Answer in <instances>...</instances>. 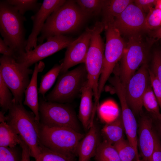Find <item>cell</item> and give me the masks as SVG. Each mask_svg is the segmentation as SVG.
<instances>
[{"label": "cell", "instance_id": "44dd1931", "mask_svg": "<svg viewBox=\"0 0 161 161\" xmlns=\"http://www.w3.org/2000/svg\"><path fill=\"white\" fill-rule=\"evenodd\" d=\"M134 0H103L101 13L102 19L101 22L104 27L113 24L115 19L118 17L127 6Z\"/></svg>", "mask_w": 161, "mask_h": 161}, {"label": "cell", "instance_id": "7a4b0ae2", "mask_svg": "<svg viewBox=\"0 0 161 161\" xmlns=\"http://www.w3.org/2000/svg\"><path fill=\"white\" fill-rule=\"evenodd\" d=\"M6 122L27 144L31 156L35 160L40 151L41 143L39 136V124L32 112L27 110L23 103L12 104L6 116Z\"/></svg>", "mask_w": 161, "mask_h": 161}, {"label": "cell", "instance_id": "ee69618b", "mask_svg": "<svg viewBox=\"0 0 161 161\" xmlns=\"http://www.w3.org/2000/svg\"><path fill=\"white\" fill-rule=\"evenodd\" d=\"M143 161L142 160H140V159L139 160H135V161Z\"/></svg>", "mask_w": 161, "mask_h": 161}, {"label": "cell", "instance_id": "8992f818", "mask_svg": "<svg viewBox=\"0 0 161 161\" xmlns=\"http://www.w3.org/2000/svg\"><path fill=\"white\" fill-rule=\"evenodd\" d=\"M39 136L41 144L53 151L74 156L77 148L84 135L70 128L39 124Z\"/></svg>", "mask_w": 161, "mask_h": 161}, {"label": "cell", "instance_id": "1f68e13d", "mask_svg": "<svg viewBox=\"0 0 161 161\" xmlns=\"http://www.w3.org/2000/svg\"><path fill=\"white\" fill-rule=\"evenodd\" d=\"M22 156L20 145L12 148L0 147V161H22Z\"/></svg>", "mask_w": 161, "mask_h": 161}, {"label": "cell", "instance_id": "277c9868", "mask_svg": "<svg viewBox=\"0 0 161 161\" xmlns=\"http://www.w3.org/2000/svg\"><path fill=\"white\" fill-rule=\"evenodd\" d=\"M142 32L128 37L126 48L118 67V76L125 87L139 66L145 62L155 38L144 37Z\"/></svg>", "mask_w": 161, "mask_h": 161}, {"label": "cell", "instance_id": "f35d334b", "mask_svg": "<svg viewBox=\"0 0 161 161\" xmlns=\"http://www.w3.org/2000/svg\"><path fill=\"white\" fill-rule=\"evenodd\" d=\"M19 145L21 147L22 151V161H32L30 160V157L31 156L29 147L21 137Z\"/></svg>", "mask_w": 161, "mask_h": 161}, {"label": "cell", "instance_id": "60d3db41", "mask_svg": "<svg viewBox=\"0 0 161 161\" xmlns=\"http://www.w3.org/2000/svg\"><path fill=\"white\" fill-rule=\"evenodd\" d=\"M154 7L161 10V0H157Z\"/></svg>", "mask_w": 161, "mask_h": 161}, {"label": "cell", "instance_id": "9a60e30c", "mask_svg": "<svg viewBox=\"0 0 161 161\" xmlns=\"http://www.w3.org/2000/svg\"><path fill=\"white\" fill-rule=\"evenodd\" d=\"M92 28H87L67 47L62 62L60 75L79 64H84L90 45Z\"/></svg>", "mask_w": 161, "mask_h": 161}, {"label": "cell", "instance_id": "603a6c76", "mask_svg": "<svg viewBox=\"0 0 161 161\" xmlns=\"http://www.w3.org/2000/svg\"><path fill=\"white\" fill-rule=\"evenodd\" d=\"M21 137L5 121L0 123V147L12 148L19 145Z\"/></svg>", "mask_w": 161, "mask_h": 161}, {"label": "cell", "instance_id": "ab89813d", "mask_svg": "<svg viewBox=\"0 0 161 161\" xmlns=\"http://www.w3.org/2000/svg\"><path fill=\"white\" fill-rule=\"evenodd\" d=\"M154 38L161 39V27L157 30L153 31L152 34Z\"/></svg>", "mask_w": 161, "mask_h": 161}, {"label": "cell", "instance_id": "6da1fadb", "mask_svg": "<svg viewBox=\"0 0 161 161\" xmlns=\"http://www.w3.org/2000/svg\"><path fill=\"white\" fill-rule=\"evenodd\" d=\"M89 17L81 10L74 0H66L47 19L38 37V42L55 36L65 35L79 28Z\"/></svg>", "mask_w": 161, "mask_h": 161}, {"label": "cell", "instance_id": "b9f144b4", "mask_svg": "<svg viewBox=\"0 0 161 161\" xmlns=\"http://www.w3.org/2000/svg\"><path fill=\"white\" fill-rule=\"evenodd\" d=\"M159 131H160V134L161 135V123H160L159 125Z\"/></svg>", "mask_w": 161, "mask_h": 161}, {"label": "cell", "instance_id": "5b68a950", "mask_svg": "<svg viewBox=\"0 0 161 161\" xmlns=\"http://www.w3.org/2000/svg\"><path fill=\"white\" fill-rule=\"evenodd\" d=\"M92 28L84 64L87 74V82L93 90L95 103L98 106L100 98L98 83L103 66L105 46L100 34L104 27L101 22L97 21Z\"/></svg>", "mask_w": 161, "mask_h": 161}, {"label": "cell", "instance_id": "7402d4cb", "mask_svg": "<svg viewBox=\"0 0 161 161\" xmlns=\"http://www.w3.org/2000/svg\"><path fill=\"white\" fill-rule=\"evenodd\" d=\"M124 131L121 115L113 121L106 123L101 130L105 140L113 145L123 138Z\"/></svg>", "mask_w": 161, "mask_h": 161}, {"label": "cell", "instance_id": "7bdbcfd3", "mask_svg": "<svg viewBox=\"0 0 161 161\" xmlns=\"http://www.w3.org/2000/svg\"><path fill=\"white\" fill-rule=\"evenodd\" d=\"M157 120H159L160 123H161V114Z\"/></svg>", "mask_w": 161, "mask_h": 161}, {"label": "cell", "instance_id": "f546056e", "mask_svg": "<svg viewBox=\"0 0 161 161\" xmlns=\"http://www.w3.org/2000/svg\"><path fill=\"white\" fill-rule=\"evenodd\" d=\"M75 1L81 10L88 17L101 13L103 0H78Z\"/></svg>", "mask_w": 161, "mask_h": 161}, {"label": "cell", "instance_id": "52a82bcc", "mask_svg": "<svg viewBox=\"0 0 161 161\" xmlns=\"http://www.w3.org/2000/svg\"><path fill=\"white\" fill-rule=\"evenodd\" d=\"M0 75L12 92L13 100L22 103L25 92L33 70L23 66L12 57L2 55L0 58Z\"/></svg>", "mask_w": 161, "mask_h": 161}, {"label": "cell", "instance_id": "9c48e42d", "mask_svg": "<svg viewBox=\"0 0 161 161\" xmlns=\"http://www.w3.org/2000/svg\"><path fill=\"white\" fill-rule=\"evenodd\" d=\"M106 42L105 46L103 68L98 83L100 98L106 81L123 57L126 44L118 30L111 24L105 27Z\"/></svg>", "mask_w": 161, "mask_h": 161}, {"label": "cell", "instance_id": "4316f807", "mask_svg": "<svg viewBox=\"0 0 161 161\" xmlns=\"http://www.w3.org/2000/svg\"><path fill=\"white\" fill-rule=\"evenodd\" d=\"M62 64H56L42 76L38 93L44 98L46 93L50 89L60 74Z\"/></svg>", "mask_w": 161, "mask_h": 161}, {"label": "cell", "instance_id": "484cf974", "mask_svg": "<svg viewBox=\"0 0 161 161\" xmlns=\"http://www.w3.org/2000/svg\"><path fill=\"white\" fill-rule=\"evenodd\" d=\"M143 104L146 109L152 116L158 120L161 113L157 99L153 92L151 83L148 85L143 97Z\"/></svg>", "mask_w": 161, "mask_h": 161}, {"label": "cell", "instance_id": "e575fe53", "mask_svg": "<svg viewBox=\"0 0 161 161\" xmlns=\"http://www.w3.org/2000/svg\"><path fill=\"white\" fill-rule=\"evenodd\" d=\"M151 69L161 84V52L156 51L154 53Z\"/></svg>", "mask_w": 161, "mask_h": 161}, {"label": "cell", "instance_id": "ac0fdd59", "mask_svg": "<svg viewBox=\"0 0 161 161\" xmlns=\"http://www.w3.org/2000/svg\"><path fill=\"white\" fill-rule=\"evenodd\" d=\"M86 134L79 142L77 149L78 161H89L94 156L100 142L96 125L93 122Z\"/></svg>", "mask_w": 161, "mask_h": 161}, {"label": "cell", "instance_id": "f1b7e54d", "mask_svg": "<svg viewBox=\"0 0 161 161\" xmlns=\"http://www.w3.org/2000/svg\"><path fill=\"white\" fill-rule=\"evenodd\" d=\"M5 1L14 7L22 15L28 11L36 13L39 10L42 4L37 0H6Z\"/></svg>", "mask_w": 161, "mask_h": 161}, {"label": "cell", "instance_id": "cb8c5ba5", "mask_svg": "<svg viewBox=\"0 0 161 161\" xmlns=\"http://www.w3.org/2000/svg\"><path fill=\"white\" fill-rule=\"evenodd\" d=\"M94 156L96 161H121L113 145L106 140L100 142Z\"/></svg>", "mask_w": 161, "mask_h": 161}, {"label": "cell", "instance_id": "836d02e7", "mask_svg": "<svg viewBox=\"0 0 161 161\" xmlns=\"http://www.w3.org/2000/svg\"><path fill=\"white\" fill-rule=\"evenodd\" d=\"M150 83L161 110V84L151 70L149 69Z\"/></svg>", "mask_w": 161, "mask_h": 161}, {"label": "cell", "instance_id": "d6a6232c", "mask_svg": "<svg viewBox=\"0 0 161 161\" xmlns=\"http://www.w3.org/2000/svg\"><path fill=\"white\" fill-rule=\"evenodd\" d=\"M161 27V10L152 8L146 16L145 30L155 31Z\"/></svg>", "mask_w": 161, "mask_h": 161}, {"label": "cell", "instance_id": "d4e9b609", "mask_svg": "<svg viewBox=\"0 0 161 161\" xmlns=\"http://www.w3.org/2000/svg\"><path fill=\"white\" fill-rule=\"evenodd\" d=\"M113 145L121 161H134L140 159L138 152L135 150L128 140L123 138Z\"/></svg>", "mask_w": 161, "mask_h": 161}, {"label": "cell", "instance_id": "2e32d148", "mask_svg": "<svg viewBox=\"0 0 161 161\" xmlns=\"http://www.w3.org/2000/svg\"><path fill=\"white\" fill-rule=\"evenodd\" d=\"M65 0H44L38 10L31 18L33 22L31 32L27 39L26 52L32 50L37 45L38 36L41 33L48 18L56 9L62 5Z\"/></svg>", "mask_w": 161, "mask_h": 161}, {"label": "cell", "instance_id": "3957f363", "mask_svg": "<svg viewBox=\"0 0 161 161\" xmlns=\"http://www.w3.org/2000/svg\"><path fill=\"white\" fill-rule=\"evenodd\" d=\"M25 18L5 0L0 1V32L3 40L13 51L16 59L26 52L27 40Z\"/></svg>", "mask_w": 161, "mask_h": 161}, {"label": "cell", "instance_id": "8fae6325", "mask_svg": "<svg viewBox=\"0 0 161 161\" xmlns=\"http://www.w3.org/2000/svg\"><path fill=\"white\" fill-rule=\"evenodd\" d=\"M47 41L37 46L32 50L18 57L16 61L29 68L34 64L67 47L74 40L66 35H58L47 38Z\"/></svg>", "mask_w": 161, "mask_h": 161}, {"label": "cell", "instance_id": "d6986e66", "mask_svg": "<svg viewBox=\"0 0 161 161\" xmlns=\"http://www.w3.org/2000/svg\"><path fill=\"white\" fill-rule=\"evenodd\" d=\"M81 93L78 117L84 128L88 130L93 122L96 109L93 105V90L87 81L82 88Z\"/></svg>", "mask_w": 161, "mask_h": 161}, {"label": "cell", "instance_id": "83f0119b", "mask_svg": "<svg viewBox=\"0 0 161 161\" xmlns=\"http://www.w3.org/2000/svg\"><path fill=\"white\" fill-rule=\"evenodd\" d=\"M32 161H74V157L51 150L42 144L37 158Z\"/></svg>", "mask_w": 161, "mask_h": 161}, {"label": "cell", "instance_id": "8d00e7d4", "mask_svg": "<svg viewBox=\"0 0 161 161\" xmlns=\"http://www.w3.org/2000/svg\"><path fill=\"white\" fill-rule=\"evenodd\" d=\"M151 161H161V141L156 134L155 146Z\"/></svg>", "mask_w": 161, "mask_h": 161}, {"label": "cell", "instance_id": "ffe728a7", "mask_svg": "<svg viewBox=\"0 0 161 161\" xmlns=\"http://www.w3.org/2000/svg\"><path fill=\"white\" fill-rule=\"evenodd\" d=\"M45 66L44 63L40 61L35 64L32 76L30 83L24 93L25 98L24 105L28 106L34 114L36 119L40 122L39 102L37 89V77L38 73L42 72Z\"/></svg>", "mask_w": 161, "mask_h": 161}, {"label": "cell", "instance_id": "e0dca14e", "mask_svg": "<svg viewBox=\"0 0 161 161\" xmlns=\"http://www.w3.org/2000/svg\"><path fill=\"white\" fill-rule=\"evenodd\" d=\"M155 135L153 129L152 119L146 117H143L140 123L137 144L143 161L151 160L155 146Z\"/></svg>", "mask_w": 161, "mask_h": 161}, {"label": "cell", "instance_id": "5bb4252c", "mask_svg": "<svg viewBox=\"0 0 161 161\" xmlns=\"http://www.w3.org/2000/svg\"><path fill=\"white\" fill-rule=\"evenodd\" d=\"M110 81L120 101L121 116L127 140L138 152L137 123L134 114L126 100L124 87L117 75L111 79Z\"/></svg>", "mask_w": 161, "mask_h": 161}, {"label": "cell", "instance_id": "30bf717a", "mask_svg": "<svg viewBox=\"0 0 161 161\" xmlns=\"http://www.w3.org/2000/svg\"><path fill=\"white\" fill-rule=\"evenodd\" d=\"M39 102L40 123L49 126L68 128L80 132L76 116L70 106L64 103L47 101L41 96Z\"/></svg>", "mask_w": 161, "mask_h": 161}, {"label": "cell", "instance_id": "ba28073f", "mask_svg": "<svg viewBox=\"0 0 161 161\" xmlns=\"http://www.w3.org/2000/svg\"><path fill=\"white\" fill-rule=\"evenodd\" d=\"M87 80L84 64L61 74L54 88L43 98L47 101L60 103L68 102L79 92Z\"/></svg>", "mask_w": 161, "mask_h": 161}, {"label": "cell", "instance_id": "4fadbf2b", "mask_svg": "<svg viewBox=\"0 0 161 161\" xmlns=\"http://www.w3.org/2000/svg\"><path fill=\"white\" fill-rule=\"evenodd\" d=\"M133 2L127 6L113 23L121 35L128 37L145 31V13Z\"/></svg>", "mask_w": 161, "mask_h": 161}, {"label": "cell", "instance_id": "d590c367", "mask_svg": "<svg viewBox=\"0 0 161 161\" xmlns=\"http://www.w3.org/2000/svg\"><path fill=\"white\" fill-rule=\"evenodd\" d=\"M157 0H136L134 4L145 13H148L155 6Z\"/></svg>", "mask_w": 161, "mask_h": 161}, {"label": "cell", "instance_id": "4dcf8cb0", "mask_svg": "<svg viewBox=\"0 0 161 161\" xmlns=\"http://www.w3.org/2000/svg\"><path fill=\"white\" fill-rule=\"evenodd\" d=\"M13 95L0 75V106L5 113L11 107L13 100Z\"/></svg>", "mask_w": 161, "mask_h": 161}, {"label": "cell", "instance_id": "74e56055", "mask_svg": "<svg viewBox=\"0 0 161 161\" xmlns=\"http://www.w3.org/2000/svg\"><path fill=\"white\" fill-rule=\"evenodd\" d=\"M0 53L3 55L12 57L15 58L14 53L10 48L1 37L0 38Z\"/></svg>", "mask_w": 161, "mask_h": 161}, {"label": "cell", "instance_id": "7c38bea8", "mask_svg": "<svg viewBox=\"0 0 161 161\" xmlns=\"http://www.w3.org/2000/svg\"><path fill=\"white\" fill-rule=\"evenodd\" d=\"M149 69L146 62L143 64L124 87L126 100L134 114L142 111L143 97L150 83Z\"/></svg>", "mask_w": 161, "mask_h": 161}]
</instances>
